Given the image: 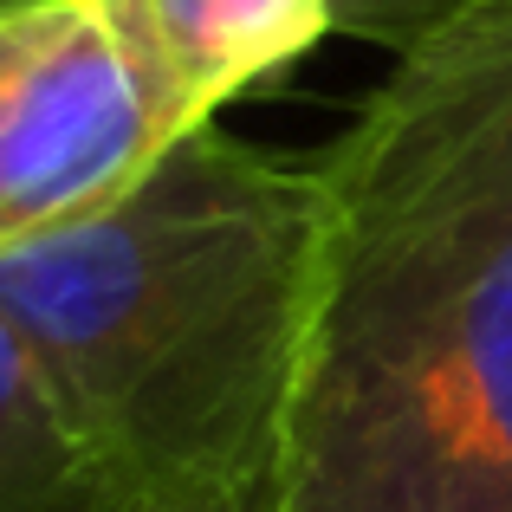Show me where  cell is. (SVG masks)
I'll return each mask as SVG.
<instances>
[{
    "label": "cell",
    "mask_w": 512,
    "mask_h": 512,
    "mask_svg": "<svg viewBox=\"0 0 512 512\" xmlns=\"http://www.w3.org/2000/svg\"><path fill=\"white\" fill-rule=\"evenodd\" d=\"M266 512H512V0H467L325 156Z\"/></svg>",
    "instance_id": "6da1fadb"
},
{
    "label": "cell",
    "mask_w": 512,
    "mask_h": 512,
    "mask_svg": "<svg viewBox=\"0 0 512 512\" xmlns=\"http://www.w3.org/2000/svg\"><path fill=\"white\" fill-rule=\"evenodd\" d=\"M325 175L221 124L0 253V318L137 512L266 500L312 318Z\"/></svg>",
    "instance_id": "7a4b0ae2"
},
{
    "label": "cell",
    "mask_w": 512,
    "mask_h": 512,
    "mask_svg": "<svg viewBox=\"0 0 512 512\" xmlns=\"http://www.w3.org/2000/svg\"><path fill=\"white\" fill-rule=\"evenodd\" d=\"M169 143L104 0H52L0 78V253L111 208Z\"/></svg>",
    "instance_id": "3957f363"
},
{
    "label": "cell",
    "mask_w": 512,
    "mask_h": 512,
    "mask_svg": "<svg viewBox=\"0 0 512 512\" xmlns=\"http://www.w3.org/2000/svg\"><path fill=\"white\" fill-rule=\"evenodd\" d=\"M104 13L175 137L338 33V0H104Z\"/></svg>",
    "instance_id": "277c9868"
},
{
    "label": "cell",
    "mask_w": 512,
    "mask_h": 512,
    "mask_svg": "<svg viewBox=\"0 0 512 512\" xmlns=\"http://www.w3.org/2000/svg\"><path fill=\"white\" fill-rule=\"evenodd\" d=\"M0 512H137L78 435L33 344L0 318Z\"/></svg>",
    "instance_id": "5b68a950"
},
{
    "label": "cell",
    "mask_w": 512,
    "mask_h": 512,
    "mask_svg": "<svg viewBox=\"0 0 512 512\" xmlns=\"http://www.w3.org/2000/svg\"><path fill=\"white\" fill-rule=\"evenodd\" d=\"M467 0H338V33L376 39L389 52H409L422 33H435L448 13H461Z\"/></svg>",
    "instance_id": "8992f818"
},
{
    "label": "cell",
    "mask_w": 512,
    "mask_h": 512,
    "mask_svg": "<svg viewBox=\"0 0 512 512\" xmlns=\"http://www.w3.org/2000/svg\"><path fill=\"white\" fill-rule=\"evenodd\" d=\"M46 7V0H0V72H7V59L20 52L26 26H33V13Z\"/></svg>",
    "instance_id": "52a82bcc"
},
{
    "label": "cell",
    "mask_w": 512,
    "mask_h": 512,
    "mask_svg": "<svg viewBox=\"0 0 512 512\" xmlns=\"http://www.w3.org/2000/svg\"><path fill=\"white\" fill-rule=\"evenodd\" d=\"M214 512H266V500H253V506H214Z\"/></svg>",
    "instance_id": "ba28073f"
}]
</instances>
